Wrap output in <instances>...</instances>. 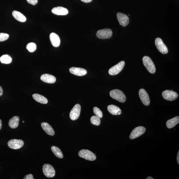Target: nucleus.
I'll return each mask as SVG.
<instances>
[{"label": "nucleus", "instance_id": "f8f14e48", "mask_svg": "<svg viewBox=\"0 0 179 179\" xmlns=\"http://www.w3.org/2000/svg\"><path fill=\"white\" fill-rule=\"evenodd\" d=\"M139 96L143 104L146 106H149L150 101L148 94L143 89H141L139 91Z\"/></svg>", "mask_w": 179, "mask_h": 179}, {"label": "nucleus", "instance_id": "9d476101", "mask_svg": "<svg viewBox=\"0 0 179 179\" xmlns=\"http://www.w3.org/2000/svg\"><path fill=\"white\" fill-rule=\"evenodd\" d=\"M8 144L10 148L13 149H18L23 146L24 142L22 140L13 139L9 140Z\"/></svg>", "mask_w": 179, "mask_h": 179}, {"label": "nucleus", "instance_id": "b1692460", "mask_svg": "<svg viewBox=\"0 0 179 179\" xmlns=\"http://www.w3.org/2000/svg\"><path fill=\"white\" fill-rule=\"evenodd\" d=\"M51 150L55 155L59 159L63 158L64 155L61 150L56 146H52Z\"/></svg>", "mask_w": 179, "mask_h": 179}, {"label": "nucleus", "instance_id": "f3484780", "mask_svg": "<svg viewBox=\"0 0 179 179\" xmlns=\"http://www.w3.org/2000/svg\"><path fill=\"white\" fill-rule=\"evenodd\" d=\"M50 40L53 46L58 47L60 43V40L59 36L55 33H52L50 36Z\"/></svg>", "mask_w": 179, "mask_h": 179}, {"label": "nucleus", "instance_id": "4c0bfd02", "mask_svg": "<svg viewBox=\"0 0 179 179\" xmlns=\"http://www.w3.org/2000/svg\"><path fill=\"white\" fill-rule=\"evenodd\" d=\"M129 15V16H130L129 14V15Z\"/></svg>", "mask_w": 179, "mask_h": 179}, {"label": "nucleus", "instance_id": "1a4fd4ad", "mask_svg": "<svg viewBox=\"0 0 179 179\" xmlns=\"http://www.w3.org/2000/svg\"><path fill=\"white\" fill-rule=\"evenodd\" d=\"M146 130L145 128L143 127H139L135 128L132 130L130 134V139H134L141 136L145 132Z\"/></svg>", "mask_w": 179, "mask_h": 179}, {"label": "nucleus", "instance_id": "2f4dec72", "mask_svg": "<svg viewBox=\"0 0 179 179\" xmlns=\"http://www.w3.org/2000/svg\"><path fill=\"white\" fill-rule=\"evenodd\" d=\"M3 94V90L1 86H0V96H1Z\"/></svg>", "mask_w": 179, "mask_h": 179}, {"label": "nucleus", "instance_id": "f03ea898", "mask_svg": "<svg viewBox=\"0 0 179 179\" xmlns=\"http://www.w3.org/2000/svg\"><path fill=\"white\" fill-rule=\"evenodd\" d=\"M143 64L146 69L150 73L154 74L156 71L155 64L151 58L148 56H144L143 58Z\"/></svg>", "mask_w": 179, "mask_h": 179}, {"label": "nucleus", "instance_id": "72a5a7b5", "mask_svg": "<svg viewBox=\"0 0 179 179\" xmlns=\"http://www.w3.org/2000/svg\"><path fill=\"white\" fill-rule=\"evenodd\" d=\"M177 161L178 164H179V152H178L177 156Z\"/></svg>", "mask_w": 179, "mask_h": 179}, {"label": "nucleus", "instance_id": "4468645a", "mask_svg": "<svg viewBox=\"0 0 179 179\" xmlns=\"http://www.w3.org/2000/svg\"><path fill=\"white\" fill-rule=\"evenodd\" d=\"M69 71L71 74L78 76H83L87 73L86 70L81 68L72 67Z\"/></svg>", "mask_w": 179, "mask_h": 179}, {"label": "nucleus", "instance_id": "dca6fc26", "mask_svg": "<svg viewBox=\"0 0 179 179\" xmlns=\"http://www.w3.org/2000/svg\"><path fill=\"white\" fill-rule=\"evenodd\" d=\"M40 79L43 82L50 84L54 83L56 81V78L54 76L48 74H43L41 76Z\"/></svg>", "mask_w": 179, "mask_h": 179}, {"label": "nucleus", "instance_id": "cd10ccee", "mask_svg": "<svg viewBox=\"0 0 179 179\" xmlns=\"http://www.w3.org/2000/svg\"><path fill=\"white\" fill-rule=\"evenodd\" d=\"M93 112L96 116L101 118L103 117V114L102 112L97 107H94L93 108Z\"/></svg>", "mask_w": 179, "mask_h": 179}, {"label": "nucleus", "instance_id": "393cba45", "mask_svg": "<svg viewBox=\"0 0 179 179\" xmlns=\"http://www.w3.org/2000/svg\"><path fill=\"white\" fill-rule=\"evenodd\" d=\"M0 61L2 64H9L12 62V59L8 55H3L0 57Z\"/></svg>", "mask_w": 179, "mask_h": 179}, {"label": "nucleus", "instance_id": "0eeeda50", "mask_svg": "<svg viewBox=\"0 0 179 179\" xmlns=\"http://www.w3.org/2000/svg\"><path fill=\"white\" fill-rule=\"evenodd\" d=\"M155 44L159 52L163 54H167L168 52V48L161 38H157L155 41Z\"/></svg>", "mask_w": 179, "mask_h": 179}, {"label": "nucleus", "instance_id": "412c9836", "mask_svg": "<svg viewBox=\"0 0 179 179\" xmlns=\"http://www.w3.org/2000/svg\"><path fill=\"white\" fill-rule=\"evenodd\" d=\"M13 15L14 18L16 20L21 22H24L26 20V17L23 14L18 11H14L13 12Z\"/></svg>", "mask_w": 179, "mask_h": 179}, {"label": "nucleus", "instance_id": "4be33fe9", "mask_svg": "<svg viewBox=\"0 0 179 179\" xmlns=\"http://www.w3.org/2000/svg\"><path fill=\"white\" fill-rule=\"evenodd\" d=\"M33 98L38 102L46 104L48 103V99L45 96L38 94H34L32 95Z\"/></svg>", "mask_w": 179, "mask_h": 179}, {"label": "nucleus", "instance_id": "473e14b6", "mask_svg": "<svg viewBox=\"0 0 179 179\" xmlns=\"http://www.w3.org/2000/svg\"><path fill=\"white\" fill-rule=\"evenodd\" d=\"M82 2H85V3H89L91 2L93 0H81Z\"/></svg>", "mask_w": 179, "mask_h": 179}, {"label": "nucleus", "instance_id": "c9c22d12", "mask_svg": "<svg viewBox=\"0 0 179 179\" xmlns=\"http://www.w3.org/2000/svg\"><path fill=\"white\" fill-rule=\"evenodd\" d=\"M147 179H153L154 178L151 177V176H148L147 178Z\"/></svg>", "mask_w": 179, "mask_h": 179}, {"label": "nucleus", "instance_id": "aec40b11", "mask_svg": "<svg viewBox=\"0 0 179 179\" xmlns=\"http://www.w3.org/2000/svg\"><path fill=\"white\" fill-rule=\"evenodd\" d=\"M19 117L18 116H14L9 120V126L12 129H15L17 127L19 124Z\"/></svg>", "mask_w": 179, "mask_h": 179}, {"label": "nucleus", "instance_id": "2eb2a0df", "mask_svg": "<svg viewBox=\"0 0 179 179\" xmlns=\"http://www.w3.org/2000/svg\"><path fill=\"white\" fill-rule=\"evenodd\" d=\"M52 13L55 15H65L69 13L68 9L64 7L58 6L52 9Z\"/></svg>", "mask_w": 179, "mask_h": 179}, {"label": "nucleus", "instance_id": "6e6552de", "mask_svg": "<svg viewBox=\"0 0 179 179\" xmlns=\"http://www.w3.org/2000/svg\"><path fill=\"white\" fill-rule=\"evenodd\" d=\"M81 107L79 104H77L72 108L70 113V117L72 120H77L80 115Z\"/></svg>", "mask_w": 179, "mask_h": 179}, {"label": "nucleus", "instance_id": "20e7f679", "mask_svg": "<svg viewBox=\"0 0 179 179\" xmlns=\"http://www.w3.org/2000/svg\"><path fill=\"white\" fill-rule=\"evenodd\" d=\"M96 35L100 39H108L112 37L113 32L110 29H105L98 31Z\"/></svg>", "mask_w": 179, "mask_h": 179}, {"label": "nucleus", "instance_id": "e433bc0d", "mask_svg": "<svg viewBox=\"0 0 179 179\" xmlns=\"http://www.w3.org/2000/svg\"><path fill=\"white\" fill-rule=\"evenodd\" d=\"M23 123L24 122V121H23Z\"/></svg>", "mask_w": 179, "mask_h": 179}, {"label": "nucleus", "instance_id": "423d86ee", "mask_svg": "<svg viewBox=\"0 0 179 179\" xmlns=\"http://www.w3.org/2000/svg\"><path fill=\"white\" fill-rule=\"evenodd\" d=\"M125 63L124 61H121L115 65L114 66L111 67L109 70L108 73L111 76H115L120 73L122 71L124 66Z\"/></svg>", "mask_w": 179, "mask_h": 179}, {"label": "nucleus", "instance_id": "a211bd4d", "mask_svg": "<svg viewBox=\"0 0 179 179\" xmlns=\"http://www.w3.org/2000/svg\"><path fill=\"white\" fill-rule=\"evenodd\" d=\"M41 125L43 130L47 134L50 136H54L55 135V132L54 129L48 123L42 122L41 123Z\"/></svg>", "mask_w": 179, "mask_h": 179}, {"label": "nucleus", "instance_id": "f704fd0d", "mask_svg": "<svg viewBox=\"0 0 179 179\" xmlns=\"http://www.w3.org/2000/svg\"><path fill=\"white\" fill-rule=\"evenodd\" d=\"M2 127V121L0 120V130L1 129Z\"/></svg>", "mask_w": 179, "mask_h": 179}, {"label": "nucleus", "instance_id": "9b49d317", "mask_svg": "<svg viewBox=\"0 0 179 179\" xmlns=\"http://www.w3.org/2000/svg\"><path fill=\"white\" fill-rule=\"evenodd\" d=\"M162 95L164 99L170 101L176 100L178 96V94L176 92L169 90L164 91L162 94Z\"/></svg>", "mask_w": 179, "mask_h": 179}, {"label": "nucleus", "instance_id": "bb28decb", "mask_svg": "<svg viewBox=\"0 0 179 179\" xmlns=\"http://www.w3.org/2000/svg\"><path fill=\"white\" fill-rule=\"evenodd\" d=\"M90 121L92 124L96 126L100 125L101 123L100 118L96 116H93L91 117Z\"/></svg>", "mask_w": 179, "mask_h": 179}, {"label": "nucleus", "instance_id": "c85d7f7f", "mask_svg": "<svg viewBox=\"0 0 179 179\" xmlns=\"http://www.w3.org/2000/svg\"><path fill=\"white\" fill-rule=\"evenodd\" d=\"M9 35L8 34L0 33V42H3L8 39Z\"/></svg>", "mask_w": 179, "mask_h": 179}, {"label": "nucleus", "instance_id": "c756f323", "mask_svg": "<svg viewBox=\"0 0 179 179\" xmlns=\"http://www.w3.org/2000/svg\"><path fill=\"white\" fill-rule=\"evenodd\" d=\"M27 1L29 4L35 5L37 4L38 2V0H27Z\"/></svg>", "mask_w": 179, "mask_h": 179}, {"label": "nucleus", "instance_id": "6ab92c4d", "mask_svg": "<svg viewBox=\"0 0 179 179\" xmlns=\"http://www.w3.org/2000/svg\"><path fill=\"white\" fill-rule=\"evenodd\" d=\"M109 112L113 115H119L121 114L122 112L118 106L114 105H110L108 106Z\"/></svg>", "mask_w": 179, "mask_h": 179}, {"label": "nucleus", "instance_id": "f257e3e1", "mask_svg": "<svg viewBox=\"0 0 179 179\" xmlns=\"http://www.w3.org/2000/svg\"><path fill=\"white\" fill-rule=\"evenodd\" d=\"M111 97L121 103H124L126 101V96L123 92L118 89L113 90L110 92Z\"/></svg>", "mask_w": 179, "mask_h": 179}, {"label": "nucleus", "instance_id": "5701e85b", "mask_svg": "<svg viewBox=\"0 0 179 179\" xmlns=\"http://www.w3.org/2000/svg\"><path fill=\"white\" fill-rule=\"evenodd\" d=\"M179 123V117H174L172 119L169 120L166 122L167 127L169 129H171Z\"/></svg>", "mask_w": 179, "mask_h": 179}, {"label": "nucleus", "instance_id": "a878e982", "mask_svg": "<svg viewBox=\"0 0 179 179\" xmlns=\"http://www.w3.org/2000/svg\"><path fill=\"white\" fill-rule=\"evenodd\" d=\"M26 49L30 52H33L35 51L36 49H37V46H36L35 43H28L27 45Z\"/></svg>", "mask_w": 179, "mask_h": 179}, {"label": "nucleus", "instance_id": "7c9ffc66", "mask_svg": "<svg viewBox=\"0 0 179 179\" xmlns=\"http://www.w3.org/2000/svg\"><path fill=\"white\" fill-rule=\"evenodd\" d=\"M24 179H34L33 176L32 174H30L29 175H26L23 178Z\"/></svg>", "mask_w": 179, "mask_h": 179}, {"label": "nucleus", "instance_id": "ddd939ff", "mask_svg": "<svg viewBox=\"0 0 179 179\" xmlns=\"http://www.w3.org/2000/svg\"><path fill=\"white\" fill-rule=\"evenodd\" d=\"M118 21L121 25L123 27L127 26L129 23V18L126 14L118 13L117 14Z\"/></svg>", "mask_w": 179, "mask_h": 179}, {"label": "nucleus", "instance_id": "39448f33", "mask_svg": "<svg viewBox=\"0 0 179 179\" xmlns=\"http://www.w3.org/2000/svg\"><path fill=\"white\" fill-rule=\"evenodd\" d=\"M43 171L44 175L48 178H52L55 176V169L50 164H44L43 166Z\"/></svg>", "mask_w": 179, "mask_h": 179}, {"label": "nucleus", "instance_id": "7ed1b4c3", "mask_svg": "<svg viewBox=\"0 0 179 179\" xmlns=\"http://www.w3.org/2000/svg\"><path fill=\"white\" fill-rule=\"evenodd\" d=\"M78 155L81 158L89 161H93L96 159L95 155L88 150H81L79 152Z\"/></svg>", "mask_w": 179, "mask_h": 179}]
</instances>
